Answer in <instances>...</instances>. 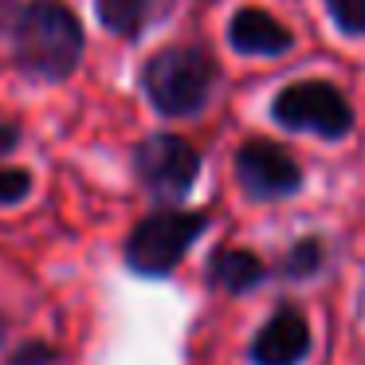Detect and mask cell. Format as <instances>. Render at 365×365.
I'll use <instances>...</instances> for the list:
<instances>
[{
  "label": "cell",
  "mask_w": 365,
  "mask_h": 365,
  "mask_svg": "<svg viewBox=\"0 0 365 365\" xmlns=\"http://www.w3.org/2000/svg\"><path fill=\"white\" fill-rule=\"evenodd\" d=\"M0 32L12 48L20 71L36 79L59 83L83 59V24L59 0H28L9 9V24L0 20Z\"/></svg>",
  "instance_id": "1"
},
{
  "label": "cell",
  "mask_w": 365,
  "mask_h": 365,
  "mask_svg": "<svg viewBox=\"0 0 365 365\" xmlns=\"http://www.w3.org/2000/svg\"><path fill=\"white\" fill-rule=\"evenodd\" d=\"M216 63L200 48H165L145 59L142 91L150 106L165 118H189L208 103L216 87Z\"/></svg>",
  "instance_id": "2"
},
{
  "label": "cell",
  "mask_w": 365,
  "mask_h": 365,
  "mask_svg": "<svg viewBox=\"0 0 365 365\" xmlns=\"http://www.w3.org/2000/svg\"><path fill=\"white\" fill-rule=\"evenodd\" d=\"M205 228H208V212H177V208L153 212L130 232L126 263L138 275H150V279L169 275Z\"/></svg>",
  "instance_id": "3"
},
{
  "label": "cell",
  "mask_w": 365,
  "mask_h": 365,
  "mask_svg": "<svg viewBox=\"0 0 365 365\" xmlns=\"http://www.w3.org/2000/svg\"><path fill=\"white\" fill-rule=\"evenodd\" d=\"M271 118L287 130H299V134H318V138L338 142V138H346L354 130V106L346 103V95L334 83L302 79L275 95Z\"/></svg>",
  "instance_id": "4"
},
{
  "label": "cell",
  "mask_w": 365,
  "mask_h": 365,
  "mask_svg": "<svg viewBox=\"0 0 365 365\" xmlns=\"http://www.w3.org/2000/svg\"><path fill=\"white\" fill-rule=\"evenodd\" d=\"M138 181L161 200H181L200 173V153L177 134H153L134 150Z\"/></svg>",
  "instance_id": "5"
},
{
  "label": "cell",
  "mask_w": 365,
  "mask_h": 365,
  "mask_svg": "<svg viewBox=\"0 0 365 365\" xmlns=\"http://www.w3.org/2000/svg\"><path fill=\"white\" fill-rule=\"evenodd\" d=\"M236 177L252 197L259 200H279L299 192L302 185V169L294 161L291 150L267 142V138H255V142H244L236 153Z\"/></svg>",
  "instance_id": "6"
},
{
  "label": "cell",
  "mask_w": 365,
  "mask_h": 365,
  "mask_svg": "<svg viewBox=\"0 0 365 365\" xmlns=\"http://www.w3.org/2000/svg\"><path fill=\"white\" fill-rule=\"evenodd\" d=\"M307 354H310V322L294 307H279L252 341L255 365H299Z\"/></svg>",
  "instance_id": "7"
},
{
  "label": "cell",
  "mask_w": 365,
  "mask_h": 365,
  "mask_svg": "<svg viewBox=\"0 0 365 365\" xmlns=\"http://www.w3.org/2000/svg\"><path fill=\"white\" fill-rule=\"evenodd\" d=\"M228 43L240 56H283L291 51L294 36L267 9H240L228 20Z\"/></svg>",
  "instance_id": "8"
},
{
  "label": "cell",
  "mask_w": 365,
  "mask_h": 365,
  "mask_svg": "<svg viewBox=\"0 0 365 365\" xmlns=\"http://www.w3.org/2000/svg\"><path fill=\"white\" fill-rule=\"evenodd\" d=\"M263 271H267L263 259L252 255L247 247H216L212 259H208V279H212L216 287H224V291H232V294L252 291L263 279Z\"/></svg>",
  "instance_id": "9"
},
{
  "label": "cell",
  "mask_w": 365,
  "mask_h": 365,
  "mask_svg": "<svg viewBox=\"0 0 365 365\" xmlns=\"http://www.w3.org/2000/svg\"><path fill=\"white\" fill-rule=\"evenodd\" d=\"M95 9H98V20H103L106 32L130 40L153 16V0H95Z\"/></svg>",
  "instance_id": "10"
},
{
  "label": "cell",
  "mask_w": 365,
  "mask_h": 365,
  "mask_svg": "<svg viewBox=\"0 0 365 365\" xmlns=\"http://www.w3.org/2000/svg\"><path fill=\"white\" fill-rule=\"evenodd\" d=\"M322 259H326L322 240L307 236V240H299V244H294L291 252H287V259L279 263V271H283L287 279H310L318 267H322Z\"/></svg>",
  "instance_id": "11"
},
{
  "label": "cell",
  "mask_w": 365,
  "mask_h": 365,
  "mask_svg": "<svg viewBox=\"0 0 365 365\" xmlns=\"http://www.w3.org/2000/svg\"><path fill=\"white\" fill-rule=\"evenodd\" d=\"M326 9L346 36H365V0H326Z\"/></svg>",
  "instance_id": "12"
},
{
  "label": "cell",
  "mask_w": 365,
  "mask_h": 365,
  "mask_svg": "<svg viewBox=\"0 0 365 365\" xmlns=\"http://www.w3.org/2000/svg\"><path fill=\"white\" fill-rule=\"evenodd\" d=\"M28 192H32V173L0 161V205H20Z\"/></svg>",
  "instance_id": "13"
},
{
  "label": "cell",
  "mask_w": 365,
  "mask_h": 365,
  "mask_svg": "<svg viewBox=\"0 0 365 365\" xmlns=\"http://www.w3.org/2000/svg\"><path fill=\"white\" fill-rule=\"evenodd\" d=\"M51 361H56V349L43 346V341H28L24 349L12 354V365H51Z\"/></svg>",
  "instance_id": "14"
}]
</instances>
